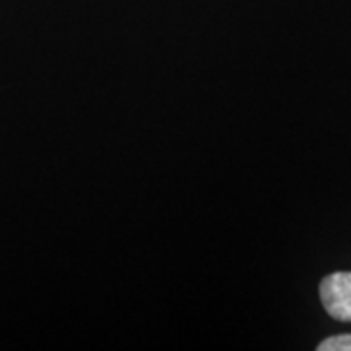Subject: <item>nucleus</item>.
Here are the masks:
<instances>
[{"instance_id":"f257e3e1","label":"nucleus","mask_w":351,"mask_h":351,"mask_svg":"<svg viewBox=\"0 0 351 351\" xmlns=\"http://www.w3.org/2000/svg\"><path fill=\"white\" fill-rule=\"evenodd\" d=\"M320 299L326 313L339 322H351V271H336L322 279Z\"/></svg>"},{"instance_id":"f03ea898","label":"nucleus","mask_w":351,"mask_h":351,"mask_svg":"<svg viewBox=\"0 0 351 351\" xmlns=\"http://www.w3.org/2000/svg\"><path fill=\"white\" fill-rule=\"evenodd\" d=\"M316 350L318 351H351V334H343V336H334V338L324 339Z\"/></svg>"}]
</instances>
